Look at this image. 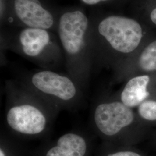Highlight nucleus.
Listing matches in <instances>:
<instances>
[{"label": "nucleus", "mask_w": 156, "mask_h": 156, "mask_svg": "<svg viewBox=\"0 0 156 156\" xmlns=\"http://www.w3.org/2000/svg\"><path fill=\"white\" fill-rule=\"evenodd\" d=\"M4 91L7 133L21 140L41 139L48 135L60 111L17 82L6 81Z\"/></svg>", "instance_id": "f257e3e1"}, {"label": "nucleus", "mask_w": 156, "mask_h": 156, "mask_svg": "<svg viewBox=\"0 0 156 156\" xmlns=\"http://www.w3.org/2000/svg\"><path fill=\"white\" fill-rule=\"evenodd\" d=\"M17 82L60 111H76L85 102L83 90L71 76L44 69L30 74Z\"/></svg>", "instance_id": "f03ea898"}, {"label": "nucleus", "mask_w": 156, "mask_h": 156, "mask_svg": "<svg viewBox=\"0 0 156 156\" xmlns=\"http://www.w3.org/2000/svg\"><path fill=\"white\" fill-rule=\"evenodd\" d=\"M134 112L120 101H99L95 104L90 122L95 132L108 139L120 136L134 123Z\"/></svg>", "instance_id": "7ed1b4c3"}, {"label": "nucleus", "mask_w": 156, "mask_h": 156, "mask_svg": "<svg viewBox=\"0 0 156 156\" xmlns=\"http://www.w3.org/2000/svg\"><path fill=\"white\" fill-rule=\"evenodd\" d=\"M98 31L114 50L124 54L135 50L142 37L140 24L125 17H106L100 23Z\"/></svg>", "instance_id": "20e7f679"}, {"label": "nucleus", "mask_w": 156, "mask_h": 156, "mask_svg": "<svg viewBox=\"0 0 156 156\" xmlns=\"http://www.w3.org/2000/svg\"><path fill=\"white\" fill-rule=\"evenodd\" d=\"M92 151L89 135L71 131L54 140L44 142L30 152V156H92Z\"/></svg>", "instance_id": "39448f33"}, {"label": "nucleus", "mask_w": 156, "mask_h": 156, "mask_svg": "<svg viewBox=\"0 0 156 156\" xmlns=\"http://www.w3.org/2000/svg\"><path fill=\"white\" fill-rule=\"evenodd\" d=\"M87 26V18L80 11L67 12L60 18V38L64 49L71 58H77L82 53Z\"/></svg>", "instance_id": "423d86ee"}, {"label": "nucleus", "mask_w": 156, "mask_h": 156, "mask_svg": "<svg viewBox=\"0 0 156 156\" xmlns=\"http://www.w3.org/2000/svg\"><path fill=\"white\" fill-rule=\"evenodd\" d=\"M15 9L18 17L30 27L45 30L53 24L51 14L38 0H15Z\"/></svg>", "instance_id": "0eeeda50"}, {"label": "nucleus", "mask_w": 156, "mask_h": 156, "mask_svg": "<svg viewBox=\"0 0 156 156\" xmlns=\"http://www.w3.org/2000/svg\"><path fill=\"white\" fill-rule=\"evenodd\" d=\"M19 42L23 53L31 58L35 59L45 53L50 44V37L44 29L26 28L20 34Z\"/></svg>", "instance_id": "6e6552de"}, {"label": "nucleus", "mask_w": 156, "mask_h": 156, "mask_svg": "<svg viewBox=\"0 0 156 156\" xmlns=\"http://www.w3.org/2000/svg\"><path fill=\"white\" fill-rule=\"evenodd\" d=\"M150 78L147 75L131 78L126 84L120 95V101L130 108L140 106L149 95L147 87Z\"/></svg>", "instance_id": "1a4fd4ad"}, {"label": "nucleus", "mask_w": 156, "mask_h": 156, "mask_svg": "<svg viewBox=\"0 0 156 156\" xmlns=\"http://www.w3.org/2000/svg\"><path fill=\"white\" fill-rule=\"evenodd\" d=\"M31 152V151H30ZM30 152L22 140L1 130L0 135V156H29Z\"/></svg>", "instance_id": "9d476101"}, {"label": "nucleus", "mask_w": 156, "mask_h": 156, "mask_svg": "<svg viewBox=\"0 0 156 156\" xmlns=\"http://www.w3.org/2000/svg\"><path fill=\"white\" fill-rule=\"evenodd\" d=\"M140 68L146 72L156 71V41L148 45L139 58Z\"/></svg>", "instance_id": "9b49d317"}, {"label": "nucleus", "mask_w": 156, "mask_h": 156, "mask_svg": "<svg viewBox=\"0 0 156 156\" xmlns=\"http://www.w3.org/2000/svg\"><path fill=\"white\" fill-rule=\"evenodd\" d=\"M140 116L145 120H156V101H146L143 102L138 108Z\"/></svg>", "instance_id": "f8f14e48"}, {"label": "nucleus", "mask_w": 156, "mask_h": 156, "mask_svg": "<svg viewBox=\"0 0 156 156\" xmlns=\"http://www.w3.org/2000/svg\"><path fill=\"white\" fill-rule=\"evenodd\" d=\"M98 156H141L139 154L133 151L126 150H119V151H109L107 153H100Z\"/></svg>", "instance_id": "ddd939ff"}, {"label": "nucleus", "mask_w": 156, "mask_h": 156, "mask_svg": "<svg viewBox=\"0 0 156 156\" xmlns=\"http://www.w3.org/2000/svg\"><path fill=\"white\" fill-rule=\"evenodd\" d=\"M84 3L89 5H94L98 3L101 1H106V0H82Z\"/></svg>", "instance_id": "4468645a"}, {"label": "nucleus", "mask_w": 156, "mask_h": 156, "mask_svg": "<svg viewBox=\"0 0 156 156\" xmlns=\"http://www.w3.org/2000/svg\"><path fill=\"white\" fill-rule=\"evenodd\" d=\"M151 21L156 24V8H155L151 14Z\"/></svg>", "instance_id": "2eb2a0df"}]
</instances>
